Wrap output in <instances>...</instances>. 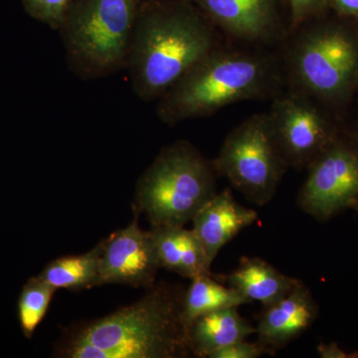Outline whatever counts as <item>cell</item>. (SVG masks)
<instances>
[{
  "label": "cell",
  "mask_w": 358,
  "mask_h": 358,
  "mask_svg": "<svg viewBox=\"0 0 358 358\" xmlns=\"http://www.w3.org/2000/svg\"><path fill=\"white\" fill-rule=\"evenodd\" d=\"M58 289L38 278H32L26 284L18 303V317L21 329L27 338H31L40 322L48 312L54 294Z\"/></svg>",
  "instance_id": "19"
},
{
  "label": "cell",
  "mask_w": 358,
  "mask_h": 358,
  "mask_svg": "<svg viewBox=\"0 0 358 358\" xmlns=\"http://www.w3.org/2000/svg\"><path fill=\"white\" fill-rule=\"evenodd\" d=\"M357 143H358V131H357Z\"/></svg>",
  "instance_id": "26"
},
{
  "label": "cell",
  "mask_w": 358,
  "mask_h": 358,
  "mask_svg": "<svg viewBox=\"0 0 358 358\" xmlns=\"http://www.w3.org/2000/svg\"><path fill=\"white\" fill-rule=\"evenodd\" d=\"M185 289L167 282L136 303L71 331L56 357L180 358L192 355L182 320Z\"/></svg>",
  "instance_id": "1"
},
{
  "label": "cell",
  "mask_w": 358,
  "mask_h": 358,
  "mask_svg": "<svg viewBox=\"0 0 358 358\" xmlns=\"http://www.w3.org/2000/svg\"><path fill=\"white\" fill-rule=\"evenodd\" d=\"M326 1L327 0H288L294 24H299L307 20L308 16L319 10Z\"/></svg>",
  "instance_id": "22"
},
{
  "label": "cell",
  "mask_w": 358,
  "mask_h": 358,
  "mask_svg": "<svg viewBox=\"0 0 358 358\" xmlns=\"http://www.w3.org/2000/svg\"><path fill=\"white\" fill-rule=\"evenodd\" d=\"M339 13L346 15H358V0H331Z\"/></svg>",
  "instance_id": "24"
},
{
  "label": "cell",
  "mask_w": 358,
  "mask_h": 358,
  "mask_svg": "<svg viewBox=\"0 0 358 358\" xmlns=\"http://www.w3.org/2000/svg\"><path fill=\"white\" fill-rule=\"evenodd\" d=\"M138 212L127 227L103 240L99 286L126 285L133 288H152L160 264L150 231L138 226Z\"/></svg>",
  "instance_id": "10"
},
{
  "label": "cell",
  "mask_w": 358,
  "mask_h": 358,
  "mask_svg": "<svg viewBox=\"0 0 358 358\" xmlns=\"http://www.w3.org/2000/svg\"><path fill=\"white\" fill-rule=\"evenodd\" d=\"M103 241L81 255L60 257L49 263L37 278L55 289L69 291L99 287Z\"/></svg>",
  "instance_id": "17"
},
{
  "label": "cell",
  "mask_w": 358,
  "mask_h": 358,
  "mask_svg": "<svg viewBox=\"0 0 358 358\" xmlns=\"http://www.w3.org/2000/svg\"><path fill=\"white\" fill-rule=\"evenodd\" d=\"M319 317V306L301 282L277 303L264 308L258 320V341L277 352L307 331Z\"/></svg>",
  "instance_id": "11"
},
{
  "label": "cell",
  "mask_w": 358,
  "mask_h": 358,
  "mask_svg": "<svg viewBox=\"0 0 358 358\" xmlns=\"http://www.w3.org/2000/svg\"><path fill=\"white\" fill-rule=\"evenodd\" d=\"M216 171L187 141L164 148L141 176L136 210L152 227L185 226L216 194Z\"/></svg>",
  "instance_id": "4"
},
{
  "label": "cell",
  "mask_w": 358,
  "mask_h": 358,
  "mask_svg": "<svg viewBox=\"0 0 358 358\" xmlns=\"http://www.w3.org/2000/svg\"><path fill=\"white\" fill-rule=\"evenodd\" d=\"M140 9V0H74L60 26L71 62L92 77L127 66Z\"/></svg>",
  "instance_id": "5"
},
{
  "label": "cell",
  "mask_w": 358,
  "mask_h": 358,
  "mask_svg": "<svg viewBox=\"0 0 358 358\" xmlns=\"http://www.w3.org/2000/svg\"><path fill=\"white\" fill-rule=\"evenodd\" d=\"M212 22L236 38L257 41L274 34L277 0H193Z\"/></svg>",
  "instance_id": "13"
},
{
  "label": "cell",
  "mask_w": 358,
  "mask_h": 358,
  "mask_svg": "<svg viewBox=\"0 0 358 358\" xmlns=\"http://www.w3.org/2000/svg\"><path fill=\"white\" fill-rule=\"evenodd\" d=\"M251 303L236 289L225 287L212 274L197 275L182 296V320L186 329L205 313L225 308H239Z\"/></svg>",
  "instance_id": "18"
},
{
  "label": "cell",
  "mask_w": 358,
  "mask_h": 358,
  "mask_svg": "<svg viewBox=\"0 0 358 358\" xmlns=\"http://www.w3.org/2000/svg\"><path fill=\"white\" fill-rule=\"evenodd\" d=\"M292 64L303 89L320 98H336L358 74V47L338 28L313 30L299 40Z\"/></svg>",
  "instance_id": "7"
},
{
  "label": "cell",
  "mask_w": 358,
  "mask_h": 358,
  "mask_svg": "<svg viewBox=\"0 0 358 358\" xmlns=\"http://www.w3.org/2000/svg\"><path fill=\"white\" fill-rule=\"evenodd\" d=\"M268 117L275 145L288 167L310 166L336 141L326 117L303 96L278 99Z\"/></svg>",
  "instance_id": "9"
},
{
  "label": "cell",
  "mask_w": 358,
  "mask_h": 358,
  "mask_svg": "<svg viewBox=\"0 0 358 358\" xmlns=\"http://www.w3.org/2000/svg\"><path fill=\"white\" fill-rule=\"evenodd\" d=\"M274 355L267 348L257 343H249L244 341H236L225 348H219L218 350L211 353L209 358H258L263 355Z\"/></svg>",
  "instance_id": "21"
},
{
  "label": "cell",
  "mask_w": 358,
  "mask_h": 358,
  "mask_svg": "<svg viewBox=\"0 0 358 358\" xmlns=\"http://www.w3.org/2000/svg\"><path fill=\"white\" fill-rule=\"evenodd\" d=\"M299 193L301 210L327 221L358 199V143L336 141L310 164Z\"/></svg>",
  "instance_id": "8"
},
{
  "label": "cell",
  "mask_w": 358,
  "mask_h": 358,
  "mask_svg": "<svg viewBox=\"0 0 358 358\" xmlns=\"http://www.w3.org/2000/svg\"><path fill=\"white\" fill-rule=\"evenodd\" d=\"M272 84L264 59L213 49L160 96L157 115L169 124L207 117L230 103L265 96Z\"/></svg>",
  "instance_id": "3"
},
{
  "label": "cell",
  "mask_w": 358,
  "mask_h": 358,
  "mask_svg": "<svg viewBox=\"0 0 358 358\" xmlns=\"http://www.w3.org/2000/svg\"><path fill=\"white\" fill-rule=\"evenodd\" d=\"M226 282L251 303L257 301L267 308L303 281L282 274L264 259L242 257L238 267L226 277Z\"/></svg>",
  "instance_id": "15"
},
{
  "label": "cell",
  "mask_w": 358,
  "mask_h": 358,
  "mask_svg": "<svg viewBox=\"0 0 358 358\" xmlns=\"http://www.w3.org/2000/svg\"><path fill=\"white\" fill-rule=\"evenodd\" d=\"M212 164L258 206L274 199L288 167L275 145L268 115H252L233 129Z\"/></svg>",
  "instance_id": "6"
},
{
  "label": "cell",
  "mask_w": 358,
  "mask_h": 358,
  "mask_svg": "<svg viewBox=\"0 0 358 358\" xmlns=\"http://www.w3.org/2000/svg\"><path fill=\"white\" fill-rule=\"evenodd\" d=\"M213 49L211 28L192 7H141L127 62L134 93L145 101L160 98Z\"/></svg>",
  "instance_id": "2"
},
{
  "label": "cell",
  "mask_w": 358,
  "mask_h": 358,
  "mask_svg": "<svg viewBox=\"0 0 358 358\" xmlns=\"http://www.w3.org/2000/svg\"><path fill=\"white\" fill-rule=\"evenodd\" d=\"M257 220L258 213L240 204L227 188L216 193L197 212L192 219V229L212 265L220 250Z\"/></svg>",
  "instance_id": "12"
},
{
  "label": "cell",
  "mask_w": 358,
  "mask_h": 358,
  "mask_svg": "<svg viewBox=\"0 0 358 358\" xmlns=\"http://www.w3.org/2000/svg\"><path fill=\"white\" fill-rule=\"evenodd\" d=\"M317 352L322 358H352L358 357V353H348L339 348L338 343H333L329 345L320 343L317 345Z\"/></svg>",
  "instance_id": "23"
},
{
  "label": "cell",
  "mask_w": 358,
  "mask_h": 358,
  "mask_svg": "<svg viewBox=\"0 0 358 358\" xmlns=\"http://www.w3.org/2000/svg\"><path fill=\"white\" fill-rule=\"evenodd\" d=\"M350 208L353 209V210H355L358 213V199L357 200H355V202L352 204V206H350Z\"/></svg>",
  "instance_id": "25"
},
{
  "label": "cell",
  "mask_w": 358,
  "mask_h": 358,
  "mask_svg": "<svg viewBox=\"0 0 358 358\" xmlns=\"http://www.w3.org/2000/svg\"><path fill=\"white\" fill-rule=\"evenodd\" d=\"M154 238L160 267L192 280L212 274L203 246L194 230L185 226H159L150 230Z\"/></svg>",
  "instance_id": "14"
},
{
  "label": "cell",
  "mask_w": 358,
  "mask_h": 358,
  "mask_svg": "<svg viewBox=\"0 0 358 358\" xmlns=\"http://www.w3.org/2000/svg\"><path fill=\"white\" fill-rule=\"evenodd\" d=\"M74 0H23L26 8L32 16L58 29Z\"/></svg>",
  "instance_id": "20"
},
{
  "label": "cell",
  "mask_w": 358,
  "mask_h": 358,
  "mask_svg": "<svg viewBox=\"0 0 358 358\" xmlns=\"http://www.w3.org/2000/svg\"><path fill=\"white\" fill-rule=\"evenodd\" d=\"M256 334V327L241 317L238 308H225L205 313L193 320L187 329L192 355L208 357L219 348L244 341Z\"/></svg>",
  "instance_id": "16"
}]
</instances>
